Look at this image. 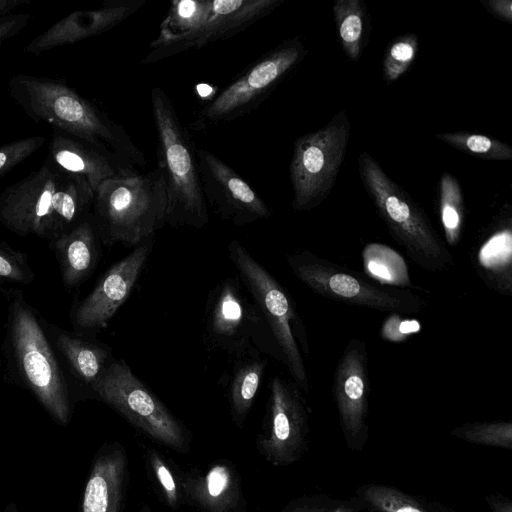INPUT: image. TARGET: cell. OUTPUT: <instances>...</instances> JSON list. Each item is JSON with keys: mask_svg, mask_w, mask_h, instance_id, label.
I'll list each match as a JSON object with an SVG mask.
<instances>
[{"mask_svg": "<svg viewBox=\"0 0 512 512\" xmlns=\"http://www.w3.org/2000/svg\"><path fill=\"white\" fill-rule=\"evenodd\" d=\"M9 93L33 121L113 154L135 168L146 159L123 126L66 82L43 76L15 74Z\"/></svg>", "mask_w": 512, "mask_h": 512, "instance_id": "1", "label": "cell"}, {"mask_svg": "<svg viewBox=\"0 0 512 512\" xmlns=\"http://www.w3.org/2000/svg\"><path fill=\"white\" fill-rule=\"evenodd\" d=\"M94 191L82 177L49 157L0 193V222L20 235L57 238L92 207Z\"/></svg>", "mask_w": 512, "mask_h": 512, "instance_id": "2", "label": "cell"}, {"mask_svg": "<svg viewBox=\"0 0 512 512\" xmlns=\"http://www.w3.org/2000/svg\"><path fill=\"white\" fill-rule=\"evenodd\" d=\"M157 141V168L166 192V224L176 229H201L209 222L201 188L197 149L166 92L151 89Z\"/></svg>", "mask_w": 512, "mask_h": 512, "instance_id": "3", "label": "cell"}, {"mask_svg": "<svg viewBox=\"0 0 512 512\" xmlns=\"http://www.w3.org/2000/svg\"><path fill=\"white\" fill-rule=\"evenodd\" d=\"M96 232L106 245L137 246L166 225V192L161 172L124 168L94 193Z\"/></svg>", "mask_w": 512, "mask_h": 512, "instance_id": "4", "label": "cell"}, {"mask_svg": "<svg viewBox=\"0 0 512 512\" xmlns=\"http://www.w3.org/2000/svg\"><path fill=\"white\" fill-rule=\"evenodd\" d=\"M360 179L391 237L420 268L437 272L454 264L452 255L423 209L368 152L358 158Z\"/></svg>", "mask_w": 512, "mask_h": 512, "instance_id": "5", "label": "cell"}, {"mask_svg": "<svg viewBox=\"0 0 512 512\" xmlns=\"http://www.w3.org/2000/svg\"><path fill=\"white\" fill-rule=\"evenodd\" d=\"M228 255L269 327L281 363L300 389L309 393L304 357L309 355L310 347L304 322L292 295L238 240L230 242Z\"/></svg>", "mask_w": 512, "mask_h": 512, "instance_id": "6", "label": "cell"}, {"mask_svg": "<svg viewBox=\"0 0 512 512\" xmlns=\"http://www.w3.org/2000/svg\"><path fill=\"white\" fill-rule=\"evenodd\" d=\"M287 264L310 290L337 302L403 315L417 314L427 304L419 294L379 285L360 272L306 249L288 254Z\"/></svg>", "mask_w": 512, "mask_h": 512, "instance_id": "7", "label": "cell"}, {"mask_svg": "<svg viewBox=\"0 0 512 512\" xmlns=\"http://www.w3.org/2000/svg\"><path fill=\"white\" fill-rule=\"evenodd\" d=\"M249 296L238 275L224 278L209 292L204 313V344L229 356L254 346L281 362L269 327Z\"/></svg>", "mask_w": 512, "mask_h": 512, "instance_id": "8", "label": "cell"}, {"mask_svg": "<svg viewBox=\"0 0 512 512\" xmlns=\"http://www.w3.org/2000/svg\"><path fill=\"white\" fill-rule=\"evenodd\" d=\"M349 137L350 121L346 111L341 110L324 127L295 140L289 166L294 211H310L328 197L344 161Z\"/></svg>", "mask_w": 512, "mask_h": 512, "instance_id": "9", "label": "cell"}, {"mask_svg": "<svg viewBox=\"0 0 512 512\" xmlns=\"http://www.w3.org/2000/svg\"><path fill=\"white\" fill-rule=\"evenodd\" d=\"M307 52L298 38L281 42L206 103L192 123L194 129L229 122L258 108Z\"/></svg>", "mask_w": 512, "mask_h": 512, "instance_id": "10", "label": "cell"}, {"mask_svg": "<svg viewBox=\"0 0 512 512\" xmlns=\"http://www.w3.org/2000/svg\"><path fill=\"white\" fill-rule=\"evenodd\" d=\"M92 390L131 425L153 440L181 453L189 436L171 411L135 376L123 359L113 360Z\"/></svg>", "mask_w": 512, "mask_h": 512, "instance_id": "11", "label": "cell"}, {"mask_svg": "<svg viewBox=\"0 0 512 512\" xmlns=\"http://www.w3.org/2000/svg\"><path fill=\"white\" fill-rule=\"evenodd\" d=\"M12 341L23 376L46 410L61 424L69 420L65 379L47 338L29 307L12 301Z\"/></svg>", "mask_w": 512, "mask_h": 512, "instance_id": "12", "label": "cell"}, {"mask_svg": "<svg viewBox=\"0 0 512 512\" xmlns=\"http://www.w3.org/2000/svg\"><path fill=\"white\" fill-rule=\"evenodd\" d=\"M300 387L292 380L274 375L257 448L274 466H287L304 453L309 433V411Z\"/></svg>", "mask_w": 512, "mask_h": 512, "instance_id": "13", "label": "cell"}, {"mask_svg": "<svg viewBox=\"0 0 512 512\" xmlns=\"http://www.w3.org/2000/svg\"><path fill=\"white\" fill-rule=\"evenodd\" d=\"M370 379L368 351L363 339L349 340L341 354L332 383V396L345 441L360 450L368 439Z\"/></svg>", "mask_w": 512, "mask_h": 512, "instance_id": "14", "label": "cell"}, {"mask_svg": "<svg viewBox=\"0 0 512 512\" xmlns=\"http://www.w3.org/2000/svg\"><path fill=\"white\" fill-rule=\"evenodd\" d=\"M197 160L207 208L221 220L244 226L271 216L270 208L256 191L220 158L199 148Z\"/></svg>", "mask_w": 512, "mask_h": 512, "instance_id": "15", "label": "cell"}, {"mask_svg": "<svg viewBox=\"0 0 512 512\" xmlns=\"http://www.w3.org/2000/svg\"><path fill=\"white\" fill-rule=\"evenodd\" d=\"M152 246V238L140 243L106 271L75 312V322L80 328L101 329L107 326L131 294L149 258Z\"/></svg>", "mask_w": 512, "mask_h": 512, "instance_id": "16", "label": "cell"}, {"mask_svg": "<svg viewBox=\"0 0 512 512\" xmlns=\"http://www.w3.org/2000/svg\"><path fill=\"white\" fill-rule=\"evenodd\" d=\"M283 2L284 0H212L207 18L192 35L155 55H146L142 63H156L191 49L229 39L271 14Z\"/></svg>", "mask_w": 512, "mask_h": 512, "instance_id": "17", "label": "cell"}, {"mask_svg": "<svg viewBox=\"0 0 512 512\" xmlns=\"http://www.w3.org/2000/svg\"><path fill=\"white\" fill-rule=\"evenodd\" d=\"M145 2L112 0L96 9L72 12L33 38L25 52L37 55L105 33L134 14Z\"/></svg>", "mask_w": 512, "mask_h": 512, "instance_id": "18", "label": "cell"}, {"mask_svg": "<svg viewBox=\"0 0 512 512\" xmlns=\"http://www.w3.org/2000/svg\"><path fill=\"white\" fill-rule=\"evenodd\" d=\"M48 157L63 171L84 178L94 193L104 180L120 170L135 168L113 154L55 130Z\"/></svg>", "mask_w": 512, "mask_h": 512, "instance_id": "19", "label": "cell"}, {"mask_svg": "<svg viewBox=\"0 0 512 512\" xmlns=\"http://www.w3.org/2000/svg\"><path fill=\"white\" fill-rule=\"evenodd\" d=\"M478 276L492 291L512 294V225L510 213L478 237L471 251Z\"/></svg>", "mask_w": 512, "mask_h": 512, "instance_id": "20", "label": "cell"}, {"mask_svg": "<svg viewBox=\"0 0 512 512\" xmlns=\"http://www.w3.org/2000/svg\"><path fill=\"white\" fill-rule=\"evenodd\" d=\"M127 464L125 450L118 444L97 457L85 486L82 512H119Z\"/></svg>", "mask_w": 512, "mask_h": 512, "instance_id": "21", "label": "cell"}, {"mask_svg": "<svg viewBox=\"0 0 512 512\" xmlns=\"http://www.w3.org/2000/svg\"><path fill=\"white\" fill-rule=\"evenodd\" d=\"M182 486L203 512H238L243 507L238 474L228 463H216L204 473H191Z\"/></svg>", "mask_w": 512, "mask_h": 512, "instance_id": "22", "label": "cell"}, {"mask_svg": "<svg viewBox=\"0 0 512 512\" xmlns=\"http://www.w3.org/2000/svg\"><path fill=\"white\" fill-rule=\"evenodd\" d=\"M267 364V356L254 346L230 355L223 383L230 415L240 427L253 406Z\"/></svg>", "mask_w": 512, "mask_h": 512, "instance_id": "23", "label": "cell"}, {"mask_svg": "<svg viewBox=\"0 0 512 512\" xmlns=\"http://www.w3.org/2000/svg\"><path fill=\"white\" fill-rule=\"evenodd\" d=\"M96 229L92 220L84 219L55 239L64 283L74 287L93 270L98 256Z\"/></svg>", "mask_w": 512, "mask_h": 512, "instance_id": "24", "label": "cell"}, {"mask_svg": "<svg viewBox=\"0 0 512 512\" xmlns=\"http://www.w3.org/2000/svg\"><path fill=\"white\" fill-rule=\"evenodd\" d=\"M332 10L341 48L349 60L356 62L370 32L367 7L362 0H335Z\"/></svg>", "mask_w": 512, "mask_h": 512, "instance_id": "25", "label": "cell"}, {"mask_svg": "<svg viewBox=\"0 0 512 512\" xmlns=\"http://www.w3.org/2000/svg\"><path fill=\"white\" fill-rule=\"evenodd\" d=\"M362 262L365 275L379 285L406 290L417 289L411 281L404 258L386 244H366L362 250Z\"/></svg>", "mask_w": 512, "mask_h": 512, "instance_id": "26", "label": "cell"}, {"mask_svg": "<svg viewBox=\"0 0 512 512\" xmlns=\"http://www.w3.org/2000/svg\"><path fill=\"white\" fill-rule=\"evenodd\" d=\"M59 350L64 354L76 375L91 388L114 359L109 347L60 333Z\"/></svg>", "mask_w": 512, "mask_h": 512, "instance_id": "27", "label": "cell"}, {"mask_svg": "<svg viewBox=\"0 0 512 512\" xmlns=\"http://www.w3.org/2000/svg\"><path fill=\"white\" fill-rule=\"evenodd\" d=\"M439 217L446 243L457 246L463 234L466 211L459 181L444 172L439 180Z\"/></svg>", "mask_w": 512, "mask_h": 512, "instance_id": "28", "label": "cell"}, {"mask_svg": "<svg viewBox=\"0 0 512 512\" xmlns=\"http://www.w3.org/2000/svg\"><path fill=\"white\" fill-rule=\"evenodd\" d=\"M357 497L367 512H441L431 504L387 485H363L358 488Z\"/></svg>", "mask_w": 512, "mask_h": 512, "instance_id": "29", "label": "cell"}, {"mask_svg": "<svg viewBox=\"0 0 512 512\" xmlns=\"http://www.w3.org/2000/svg\"><path fill=\"white\" fill-rule=\"evenodd\" d=\"M434 137L445 144L484 160H510L512 148L495 138L471 132L436 133Z\"/></svg>", "mask_w": 512, "mask_h": 512, "instance_id": "30", "label": "cell"}, {"mask_svg": "<svg viewBox=\"0 0 512 512\" xmlns=\"http://www.w3.org/2000/svg\"><path fill=\"white\" fill-rule=\"evenodd\" d=\"M419 48L418 35L404 33L392 39L383 56L382 73L387 83H393L402 77L417 58Z\"/></svg>", "mask_w": 512, "mask_h": 512, "instance_id": "31", "label": "cell"}, {"mask_svg": "<svg viewBox=\"0 0 512 512\" xmlns=\"http://www.w3.org/2000/svg\"><path fill=\"white\" fill-rule=\"evenodd\" d=\"M450 434L478 445L512 448V423L510 421H485L466 423L454 428Z\"/></svg>", "mask_w": 512, "mask_h": 512, "instance_id": "32", "label": "cell"}, {"mask_svg": "<svg viewBox=\"0 0 512 512\" xmlns=\"http://www.w3.org/2000/svg\"><path fill=\"white\" fill-rule=\"evenodd\" d=\"M41 135L14 140L0 147V178L25 161L45 143Z\"/></svg>", "mask_w": 512, "mask_h": 512, "instance_id": "33", "label": "cell"}, {"mask_svg": "<svg viewBox=\"0 0 512 512\" xmlns=\"http://www.w3.org/2000/svg\"><path fill=\"white\" fill-rule=\"evenodd\" d=\"M148 456L151 470L162 490L165 501L171 508H176L179 503V489L172 471L157 452L151 451Z\"/></svg>", "mask_w": 512, "mask_h": 512, "instance_id": "34", "label": "cell"}, {"mask_svg": "<svg viewBox=\"0 0 512 512\" xmlns=\"http://www.w3.org/2000/svg\"><path fill=\"white\" fill-rule=\"evenodd\" d=\"M419 330L420 323L417 320L403 314L391 313L381 326L380 336L385 341L403 342Z\"/></svg>", "mask_w": 512, "mask_h": 512, "instance_id": "35", "label": "cell"}, {"mask_svg": "<svg viewBox=\"0 0 512 512\" xmlns=\"http://www.w3.org/2000/svg\"><path fill=\"white\" fill-rule=\"evenodd\" d=\"M0 278L17 282L32 279L25 256L0 245Z\"/></svg>", "mask_w": 512, "mask_h": 512, "instance_id": "36", "label": "cell"}, {"mask_svg": "<svg viewBox=\"0 0 512 512\" xmlns=\"http://www.w3.org/2000/svg\"><path fill=\"white\" fill-rule=\"evenodd\" d=\"M282 512H353V509L346 503L301 499L289 504Z\"/></svg>", "mask_w": 512, "mask_h": 512, "instance_id": "37", "label": "cell"}, {"mask_svg": "<svg viewBox=\"0 0 512 512\" xmlns=\"http://www.w3.org/2000/svg\"><path fill=\"white\" fill-rule=\"evenodd\" d=\"M31 17L29 13H13L0 17V45L20 34L28 26Z\"/></svg>", "mask_w": 512, "mask_h": 512, "instance_id": "38", "label": "cell"}, {"mask_svg": "<svg viewBox=\"0 0 512 512\" xmlns=\"http://www.w3.org/2000/svg\"><path fill=\"white\" fill-rule=\"evenodd\" d=\"M485 8L501 21L512 22V2L511 0H481Z\"/></svg>", "mask_w": 512, "mask_h": 512, "instance_id": "39", "label": "cell"}, {"mask_svg": "<svg viewBox=\"0 0 512 512\" xmlns=\"http://www.w3.org/2000/svg\"><path fill=\"white\" fill-rule=\"evenodd\" d=\"M486 500L493 512H512V502L505 496L489 495Z\"/></svg>", "mask_w": 512, "mask_h": 512, "instance_id": "40", "label": "cell"}, {"mask_svg": "<svg viewBox=\"0 0 512 512\" xmlns=\"http://www.w3.org/2000/svg\"><path fill=\"white\" fill-rule=\"evenodd\" d=\"M30 3L31 0H0V17L11 15L12 11Z\"/></svg>", "mask_w": 512, "mask_h": 512, "instance_id": "41", "label": "cell"}, {"mask_svg": "<svg viewBox=\"0 0 512 512\" xmlns=\"http://www.w3.org/2000/svg\"><path fill=\"white\" fill-rule=\"evenodd\" d=\"M140 512H151L148 506H144Z\"/></svg>", "mask_w": 512, "mask_h": 512, "instance_id": "42", "label": "cell"}, {"mask_svg": "<svg viewBox=\"0 0 512 512\" xmlns=\"http://www.w3.org/2000/svg\"><path fill=\"white\" fill-rule=\"evenodd\" d=\"M9 512H14V511H9Z\"/></svg>", "mask_w": 512, "mask_h": 512, "instance_id": "43", "label": "cell"}]
</instances>
